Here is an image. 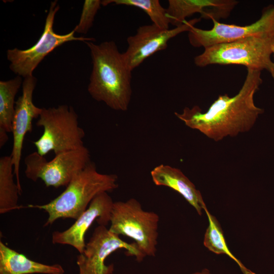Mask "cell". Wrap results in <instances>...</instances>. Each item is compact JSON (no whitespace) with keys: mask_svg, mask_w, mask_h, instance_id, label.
Wrapping results in <instances>:
<instances>
[{"mask_svg":"<svg viewBox=\"0 0 274 274\" xmlns=\"http://www.w3.org/2000/svg\"><path fill=\"white\" fill-rule=\"evenodd\" d=\"M262 83L261 71L247 68L243 85L234 96L220 95L205 112L199 106H194L185 107L182 113L175 114L186 126L216 142L228 136H236L249 131L264 112L254 100Z\"/></svg>","mask_w":274,"mask_h":274,"instance_id":"6da1fadb","label":"cell"},{"mask_svg":"<svg viewBox=\"0 0 274 274\" xmlns=\"http://www.w3.org/2000/svg\"><path fill=\"white\" fill-rule=\"evenodd\" d=\"M89 48L92 69L87 90L95 100L104 102L111 109L125 111L132 94L131 72L123 53L113 41L99 44L84 42Z\"/></svg>","mask_w":274,"mask_h":274,"instance_id":"7a4b0ae2","label":"cell"},{"mask_svg":"<svg viewBox=\"0 0 274 274\" xmlns=\"http://www.w3.org/2000/svg\"><path fill=\"white\" fill-rule=\"evenodd\" d=\"M118 187L115 174L99 173L95 164L90 162L76 175L57 197L43 205L27 206L43 210L48 214L44 226L58 219H77L87 209L92 199L102 192H109Z\"/></svg>","mask_w":274,"mask_h":274,"instance_id":"3957f363","label":"cell"},{"mask_svg":"<svg viewBox=\"0 0 274 274\" xmlns=\"http://www.w3.org/2000/svg\"><path fill=\"white\" fill-rule=\"evenodd\" d=\"M274 36H252L204 48L194 58L195 64L203 67L211 64H237L247 68L268 72L274 80V62L271 55Z\"/></svg>","mask_w":274,"mask_h":274,"instance_id":"277c9868","label":"cell"},{"mask_svg":"<svg viewBox=\"0 0 274 274\" xmlns=\"http://www.w3.org/2000/svg\"><path fill=\"white\" fill-rule=\"evenodd\" d=\"M159 217L152 211L143 209L140 202L131 198L114 202L109 228L112 232L134 241L140 262L146 256H155L158 244Z\"/></svg>","mask_w":274,"mask_h":274,"instance_id":"5b68a950","label":"cell"},{"mask_svg":"<svg viewBox=\"0 0 274 274\" xmlns=\"http://www.w3.org/2000/svg\"><path fill=\"white\" fill-rule=\"evenodd\" d=\"M36 125L43 129L42 135L33 142L41 156L50 151L56 155L85 146L84 130L79 126L78 116L71 106L42 108Z\"/></svg>","mask_w":274,"mask_h":274,"instance_id":"8992f818","label":"cell"},{"mask_svg":"<svg viewBox=\"0 0 274 274\" xmlns=\"http://www.w3.org/2000/svg\"><path fill=\"white\" fill-rule=\"evenodd\" d=\"M86 147L55 155L48 161L37 151L24 159L26 177L33 182L42 180L47 187L67 186L72 179L90 162Z\"/></svg>","mask_w":274,"mask_h":274,"instance_id":"52a82bcc","label":"cell"},{"mask_svg":"<svg viewBox=\"0 0 274 274\" xmlns=\"http://www.w3.org/2000/svg\"><path fill=\"white\" fill-rule=\"evenodd\" d=\"M59 9L57 1L51 2L43 32L34 45L25 50L15 48L7 51V58L10 63V69L17 76L24 78L32 76L33 72L44 58L55 48L66 42L95 41L94 38L76 37L74 30L64 35L55 32L54 21Z\"/></svg>","mask_w":274,"mask_h":274,"instance_id":"ba28073f","label":"cell"},{"mask_svg":"<svg viewBox=\"0 0 274 274\" xmlns=\"http://www.w3.org/2000/svg\"><path fill=\"white\" fill-rule=\"evenodd\" d=\"M120 249H125L128 255L135 256L140 262V252L134 243L128 244L106 226L98 225L84 251L77 256L79 274H112L114 265H106L105 261L108 256Z\"/></svg>","mask_w":274,"mask_h":274,"instance_id":"9c48e42d","label":"cell"},{"mask_svg":"<svg viewBox=\"0 0 274 274\" xmlns=\"http://www.w3.org/2000/svg\"><path fill=\"white\" fill-rule=\"evenodd\" d=\"M213 27L204 30L193 27L188 32V40L194 47H207L231 42L252 36H274V5L265 8L260 18L248 25L221 23L213 19Z\"/></svg>","mask_w":274,"mask_h":274,"instance_id":"30bf717a","label":"cell"},{"mask_svg":"<svg viewBox=\"0 0 274 274\" xmlns=\"http://www.w3.org/2000/svg\"><path fill=\"white\" fill-rule=\"evenodd\" d=\"M200 20L195 18L172 29L161 28L153 23L139 26L134 35L127 38V48L123 55L127 65L132 71L149 57L165 49L171 39L189 32Z\"/></svg>","mask_w":274,"mask_h":274,"instance_id":"8fae6325","label":"cell"},{"mask_svg":"<svg viewBox=\"0 0 274 274\" xmlns=\"http://www.w3.org/2000/svg\"><path fill=\"white\" fill-rule=\"evenodd\" d=\"M37 81L33 76L23 80L22 94L16 101L12 123L13 147L10 156L16 183L21 192L19 169L24 137L28 132H31L32 121L39 118L42 111V108L35 106L32 101Z\"/></svg>","mask_w":274,"mask_h":274,"instance_id":"7c38bea8","label":"cell"},{"mask_svg":"<svg viewBox=\"0 0 274 274\" xmlns=\"http://www.w3.org/2000/svg\"><path fill=\"white\" fill-rule=\"evenodd\" d=\"M113 203L108 192L99 193L92 199L86 210L72 226L64 231L53 232V244L71 246L81 253L86 246L85 233L93 223L96 221L99 225L104 226L110 223Z\"/></svg>","mask_w":274,"mask_h":274,"instance_id":"4fadbf2b","label":"cell"},{"mask_svg":"<svg viewBox=\"0 0 274 274\" xmlns=\"http://www.w3.org/2000/svg\"><path fill=\"white\" fill-rule=\"evenodd\" d=\"M154 183L169 187L181 194L199 215L206 207L200 192L179 168L169 165L160 164L151 172Z\"/></svg>","mask_w":274,"mask_h":274,"instance_id":"5bb4252c","label":"cell"},{"mask_svg":"<svg viewBox=\"0 0 274 274\" xmlns=\"http://www.w3.org/2000/svg\"><path fill=\"white\" fill-rule=\"evenodd\" d=\"M59 264L38 262L27 258L0 241V274H64Z\"/></svg>","mask_w":274,"mask_h":274,"instance_id":"9a60e30c","label":"cell"},{"mask_svg":"<svg viewBox=\"0 0 274 274\" xmlns=\"http://www.w3.org/2000/svg\"><path fill=\"white\" fill-rule=\"evenodd\" d=\"M14 167L10 155L0 158V213L18 209L19 187L14 181Z\"/></svg>","mask_w":274,"mask_h":274,"instance_id":"2e32d148","label":"cell"},{"mask_svg":"<svg viewBox=\"0 0 274 274\" xmlns=\"http://www.w3.org/2000/svg\"><path fill=\"white\" fill-rule=\"evenodd\" d=\"M214 6L213 0H169L166 10L170 23L177 27L184 24L187 17L195 13H200L202 18L207 16Z\"/></svg>","mask_w":274,"mask_h":274,"instance_id":"e0dca14e","label":"cell"},{"mask_svg":"<svg viewBox=\"0 0 274 274\" xmlns=\"http://www.w3.org/2000/svg\"><path fill=\"white\" fill-rule=\"evenodd\" d=\"M23 81L21 76L0 81V131L12 132L15 98Z\"/></svg>","mask_w":274,"mask_h":274,"instance_id":"ac0fdd59","label":"cell"},{"mask_svg":"<svg viewBox=\"0 0 274 274\" xmlns=\"http://www.w3.org/2000/svg\"><path fill=\"white\" fill-rule=\"evenodd\" d=\"M203 210L208 218L209 225L206 230L203 244L210 251L217 254H225L236 262L244 274H255L247 268L229 250L223 231L216 218L208 211L207 207Z\"/></svg>","mask_w":274,"mask_h":274,"instance_id":"d6986e66","label":"cell"},{"mask_svg":"<svg viewBox=\"0 0 274 274\" xmlns=\"http://www.w3.org/2000/svg\"><path fill=\"white\" fill-rule=\"evenodd\" d=\"M117 5L133 6L143 10L150 18L152 23L164 29H169L170 21L167 16L166 10L158 0H104L101 5L106 6L110 4Z\"/></svg>","mask_w":274,"mask_h":274,"instance_id":"ffe728a7","label":"cell"},{"mask_svg":"<svg viewBox=\"0 0 274 274\" xmlns=\"http://www.w3.org/2000/svg\"><path fill=\"white\" fill-rule=\"evenodd\" d=\"M101 5V1L99 0L84 1L79 22L73 29L75 32L85 34L88 31Z\"/></svg>","mask_w":274,"mask_h":274,"instance_id":"44dd1931","label":"cell"},{"mask_svg":"<svg viewBox=\"0 0 274 274\" xmlns=\"http://www.w3.org/2000/svg\"><path fill=\"white\" fill-rule=\"evenodd\" d=\"M8 141V133L5 131H0V147H3Z\"/></svg>","mask_w":274,"mask_h":274,"instance_id":"7402d4cb","label":"cell"},{"mask_svg":"<svg viewBox=\"0 0 274 274\" xmlns=\"http://www.w3.org/2000/svg\"><path fill=\"white\" fill-rule=\"evenodd\" d=\"M193 274H211L207 269H204L200 272H196Z\"/></svg>","mask_w":274,"mask_h":274,"instance_id":"603a6c76","label":"cell"},{"mask_svg":"<svg viewBox=\"0 0 274 274\" xmlns=\"http://www.w3.org/2000/svg\"><path fill=\"white\" fill-rule=\"evenodd\" d=\"M272 53L274 54V46H273V49H272Z\"/></svg>","mask_w":274,"mask_h":274,"instance_id":"cb8c5ba5","label":"cell"}]
</instances>
